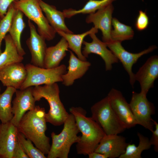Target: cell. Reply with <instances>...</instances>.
<instances>
[{"label":"cell","instance_id":"obj_1","mask_svg":"<svg viewBox=\"0 0 158 158\" xmlns=\"http://www.w3.org/2000/svg\"><path fill=\"white\" fill-rule=\"evenodd\" d=\"M44 108L35 106L26 112L17 127L18 132L30 140L44 154H47L51 145L49 138L45 134L47 129Z\"/></svg>","mask_w":158,"mask_h":158},{"label":"cell","instance_id":"obj_2","mask_svg":"<svg viewBox=\"0 0 158 158\" xmlns=\"http://www.w3.org/2000/svg\"><path fill=\"white\" fill-rule=\"evenodd\" d=\"M69 111L74 116L76 125L82 133L76 149L79 154L88 155L95 151L106 134L100 126L92 117L86 116V111L80 107H72Z\"/></svg>","mask_w":158,"mask_h":158},{"label":"cell","instance_id":"obj_3","mask_svg":"<svg viewBox=\"0 0 158 158\" xmlns=\"http://www.w3.org/2000/svg\"><path fill=\"white\" fill-rule=\"evenodd\" d=\"M59 92L56 83L35 86L32 88V94L35 102L43 98L48 102L49 109L45 114L46 121L56 126L63 124L69 114L61 101Z\"/></svg>","mask_w":158,"mask_h":158},{"label":"cell","instance_id":"obj_4","mask_svg":"<svg viewBox=\"0 0 158 158\" xmlns=\"http://www.w3.org/2000/svg\"><path fill=\"white\" fill-rule=\"evenodd\" d=\"M63 124L59 134L51 133L52 144L47 158H68L71 146L80 140V136L78 135L80 132L72 114H69Z\"/></svg>","mask_w":158,"mask_h":158},{"label":"cell","instance_id":"obj_5","mask_svg":"<svg viewBox=\"0 0 158 158\" xmlns=\"http://www.w3.org/2000/svg\"><path fill=\"white\" fill-rule=\"evenodd\" d=\"M92 118L107 135L118 134L126 129L112 109L106 96L91 108Z\"/></svg>","mask_w":158,"mask_h":158},{"label":"cell","instance_id":"obj_6","mask_svg":"<svg viewBox=\"0 0 158 158\" xmlns=\"http://www.w3.org/2000/svg\"><path fill=\"white\" fill-rule=\"evenodd\" d=\"M40 0H15L13 2L16 9L20 11L37 25L38 33L46 40H51L56 33L42 12Z\"/></svg>","mask_w":158,"mask_h":158},{"label":"cell","instance_id":"obj_7","mask_svg":"<svg viewBox=\"0 0 158 158\" xmlns=\"http://www.w3.org/2000/svg\"><path fill=\"white\" fill-rule=\"evenodd\" d=\"M25 66L27 77L19 90L33 86L62 82V75L66 72V66L64 64L51 68L40 67L29 63Z\"/></svg>","mask_w":158,"mask_h":158},{"label":"cell","instance_id":"obj_8","mask_svg":"<svg viewBox=\"0 0 158 158\" xmlns=\"http://www.w3.org/2000/svg\"><path fill=\"white\" fill-rule=\"evenodd\" d=\"M146 95L133 91L129 104L137 124L152 132L154 125L151 116L155 113V107L148 100Z\"/></svg>","mask_w":158,"mask_h":158},{"label":"cell","instance_id":"obj_9","mask_svg":"<svg viewBox=\"0 0 158 158\" xmlns=\"http://www.w3.org/2000/svg\"><path fill=\"white\" fill-rule=\"evenodd\" d=\"M121 43L118 41H112L108 43H105L107 47L122 63L129 76L130 83L133 87L136 80L135 74L132 71L133 66L141 56L153 51L157 48V47L155 45L151 46L139 53H133L125 50Z\"/></svg>","mask_w":158,"mask_h":158},{"label":"cell","instance_id":"obj_10","mask_svg":"<svg viewBox=\"0 0 158 158\" xmlns=\"http://www.w3.org/2000/svg\"><path fill=\"white\" fill-rule=\"evenodd\" d=\"M111 106L126 128L134 127L137 122L128 103L119 91L112 88L107 96Z\"/></svg>","mask_w":158,"mask_h":158},{"label":"cell","instance_id":"obj_11","mask_svg":"<svg viewBox=\"0 0 158 158\" xmlns=\"http://www.w3.org/2000/svg\"><path fill=\"white\" fill-rule=\"evenodd\" d=\"M32 87L23 90H16V97L12 102L13 117L10 121L17 127L24 114L35 107L32 94Z\"/></svg>","mask_w":158,"mask_h":158},{"label":"cell","instance_id":"obj_12","mask_svg":"<svg viewBox=\"0 0 158 158\" xmlns=\"http://www.w3.org/2000/svg\"><path fill=\"white\" fill-rule=\"evenodd\" d=\"M114 10V7L111 4L95 13L89 14L86 19V23H93L95 28L101 30L102 41L106 43L112 42L111 32Z\"/></svg>","mask_w":158,"mask_h":158},{"label":"cell","instance_id":"obj_13","mask_svg":"<svg viewBox=\"0 0 158 158\" xmlns=\"http://www.w3.org/2000/svg\"><path fill=\"white\" fill-rule=\"evenodd\" d=\"M28 23L30 36L26 43L31 54V62L34 66L44 68V59L47 48L46 40L38 33L31 20H28Z\"/></svg>","mask_w":158,"mask_h":158},{"label":"cell","instance_id":"obj_14","mask_svg":"<svg viewBox=\"0 0 158 158\" xmlns=\"http://www.w3.org/2000/svg\"><path fill=\"white\" fill-rule=\"evenodd\" d=\"M95 33L89 35L92 39L91 42L84 41L83 44L85 46L82 53L86 58L91 53L99 55L104 61L106 71L111 70L113 64L118 63L119 60L111 50L108 49L105 43L100 40L96 36Z\"/></svg>","mask_w":158,"mask_h":158},{"label":"cell","instance_id":"obj_15","mask_svg":"<svg viewBox=\"0 0 158 158\" xmlns=\"http://www.w3.org/2000/svg\"><path fill=\"white\" fill-rule=\"evenodd\" d=\"M135 80L140 83L142 94L147 95L149 90L154 87L158 77V56H151L135 74Z\"/></svg>","mask_w":158,"mask_h":158},{"label":"cell","instance_id":"obj_16","mask_svg":"<svg viewBox=\"0 0 158 158\" xmlns=\"http://www.w3.org/2000/svg\"><path fill=\"white\" fill-rule=\"evenodd\" d=\"M128 143L122 136L105 134L94 151L104 154L108 158H119L125 152Z\"/></svg>","mask_w":158,"mask_h":158},{"label":"cell","instance_id":"obj_17","mask_svg":"<svg viewBox=\"0 0 158 158\" xmlns=\"http://www.w3.org/2000/svg\"><path fill=\"white\" fill-rule=\"evenodd\" d=\"M27 75L25 66L18 63L11 64L0 69V81L4 86L12 87L20 89Z\"/></svg>","mask_w":158,"mask_h":158},{"label":"cell","instance_id":"obj_18","mask_svg":"<svg viewBox=\"0 0 158 158\" xmlns=\"http://www.w3.org/2000/svg\"><path fill=\"white\" fill-rule=\"evenodd\" d=\"M18 132L17 127L11 121L0 124V158H13Z\"/></svg>","mask_w":158,"mask_h":158},{"label":"cell","instance_id":"obj_19","mask_svg":"<svg viewBox=\"0 0 158 158\" xmlns=\"http://www.w3.org/2000/svg\"><path fill=\"white\" fill-rule=\"evenodd\" d=\"M70 52L68 71L62 76V82L66 86L72 85L75 80L82 77L91 66L89 62L82 60L76 57L72 51Z\"/></svg>","mask_w":158,"mask_h":158},{"label":"cell","instance_id":"obj_20","mask_svg":"<svg viewBox=\"0 0 158 158\" xmlns=\"http://www.w3.org/2000/svg\"><path fill=\"white\" fill-rule=\"evenodd\" d=\"M39 3L49 23L56 33L62 31L67 33H73L66 25L65 22L66 18L63 11L57 10L55 6L49 4L42 0H40Z\"/></svg>","mask_w":158,"mask_h":158},{"label":"cell","instance_id":"obj_21","mask_svg":"<svg viewBox=\"0 0 158 158\" xmlns=\"http://www.w3.org/2000/svg\"><path fill=\"white\" fill-rule=\"evenodd\" d=\"M68 48V43L63 37L56 45L47 47L44 59V68H51L59 66L66 56Z\"/></svg>","mask_w":158,"mask_h":158},{"label":"cell","instance_id":"obj_22","mask_svg":"<svg viewBox=\"0 0 158 158\" xmlns=\"http://www.w3.org/2000/svg\"><path fill=\"white\" fill-rule=\"evenodd\" d=\"M23 15L20 11L16 9L8 32L19 54L22 56L26 54L21 43V35L26 25L23 20Z\"/></svg>","mask_w":158,"mask_h":158},{"label":"cell","instance_id":"obj_23","mask_svg":"<svg viewBox=\"0 0 158 158\" xmlns=\"http://www.w3.org/2000/svg\"><path fill=\"white\" fill-rule=\"evenodd\" d=\"M98 32V29L93 27L89 30L80 34H74L62 31L58 32L57 33L66 40L68 44V48L75 52L79 59L86 61V58L83 55L81 51L84 39L87 35L92 33H96Z\"/></svg>","mask_w":158,"mask_h":158},{"label":"cell","instance_id":"obj_24","mask_svg":"<svg viewBox=\"0 0 158 158\" xmlns=\"http://www.w3.org/2000/svg\"><path fill=\"white\" fill-rule=\"evenodd\" d=\"M4 40L5 47L4 52L0 54V69L11 64L21 63L23 59V56L19 54L10 35H6Z\"/></svg>","mask_w":158,"mask_h":158},{"label":"cell","instance_id":"obj_25","mask_svg":"<svg viewBox=\"0 0 158 158\" xmlns=\"http://www.w3.org/2000/svg\"><path fill=\"white\" fill-rule=\"evenodd\" d=\"M17 89L12 87H7L4 91L0 94V121L2 123L10 121L13 117L12 99Z\"/></svg>","mask_w":158,"mask_h":158},{"label":"cell","instance_id":"obj_26","mask_svg":"<svg viewBox=\"0 0 158 158\" xmlns=\"http://www.w3.org/2000/svg\"><path fill=\"white\" fill-rule=\"evenodd\" d=\"M116 0H89L83 7L78 10L72 8L65 9L63 12L66 18H69L79 14H91L104 8Z\"/></svg>","mask_w":158,"mask_h":158},{"label":"cell","instance_id":"obj_27","mask_svg":"<svg viewBox=\"0 0 158 158\" xmlns=\"http://www.w3.org/2000/svg\"><path fill=\"white\" fill-rule=\"evenodd\" d=\"M137 135L139 139L138 145L136 146L134 144L128 143L125 152L119 158H141L142 152L150 148L152 145L148 138L139 132Z\"/></svg>","mask_w":158,"mask_h":158},{"label":"cell","instance_id":"obj_28","mask_svg":"<svg viewBox=\"0 0 158 158\" xmlns=\"http://www.w3.org/2000/svg\"><path fill=\"white\" fill-rule=\"evenodd\" d=\"M111 37L112 41H122L132 39L134 32L132 27L121 23L116 18H112Z\"/></svg>","mask_w":158,"mask_h":158},{"label":"cell","instance_id":"obj_29","mask_svg":"<svg viewBox=\"0 0 158 158\" xmlns=\"http://www.w3.org/2000/svg\"><path fill=\"white\" fill-rule=\"evenodd\" d=\"M18 141L21 147L29 158H46L45 154L36 147L32 142L27 138L21 133L18 132Z\"/></svg>","mask_w":158,"mask_h":158},{"label":"cell","instance_id":"obj_30","mask_svg":"<svg viewBox=\"0 0 158 158\" xmlns=\"http://www.w3.org/2000/svg\"><path fill=\"white\" fill-rule=\"evenodd\" d=\"M16 10L13 3L8 8L6 14L0 21V54L2 52L1 49L2 41L9 32Z\"/></svg>","mask_w":158,"mask_h":158},{"label":"cell","instance_id":"obj_31","mask_svg":"<svg viewBox=\"0 0 158 158\" xmlns=\"http://www.w3.org/2000/svg\"><path fill=\"white\" fill-rule=\"evenodd\" d=\"M149 24V19L145 12L140 10L135 24V28L139 31L146 29Z\"/></svg>","mask_w":158,"mask_h":158},{"label":"cell","instance_id":"obj_32","mask_svg":"<svg viewBox=\"0 0 158 158\" xmlns=\"http://www.w3.org/2000/svg\"><path fill=\"white\" fill-rule=\"evenodd\" d=\"M153 123L155 130L152 132V136L150 141L152 145L154 146V150L157 152L158 151V123L154 120Z\"/></svg>","mask_w":158,"mask_h":158},{"label":"cell","instance_id":"obj_33","mask_svg":"<svg viewBox=\"0 0 158 158\" xmlns=\"http://www.w3.org/2000/svg\"><path fill=\"white\" fill-rule=\"evenodd\" d=\"M14 0H0V17L2 19L6 14L8 8Z\"/></svg>","mask_w":158,"mask_h":158},{"label":"cell","instance_id":"obj_34","mask_svg":"<svg viewBox=\"0 0 158 158\" xmlns=\"http://www.w3.org/2000/svg\"><path fill=\"white\" fill-rule=\"evenodd\" d=\"M13 158H29L21 147L18 141L14 149Z\"/></svg>","mask_w":158,"mask_h":158},{"label":"cell","instance_id":"obj_35","mask_svg":"<svg viewBox=\"0 0 158 158\" xmlns=\"http://www.w3.org/2000/svg\"><path fill=\"white\" fill-rule=\"evenodd\" d=\"M89 158H108L104 154L95 151L88 154Z\"/></svg>","mask_w":158,"mask_h":158},{"label":"cell","instance_id":"obj_36","mask_svg":"<svg viewBox=\"0 0 158 158\" xmlns=\"http://www.w3.org/2000/svg\"><path fill=\"white\" fill-rule=\"evenodd\" d=\"M15 0L23 1V0H14V1H15Z\"/></svg>","mask_w":158,"mask_h":158},{"label":"cell","instance_id":"obj_37","mask_svg":"<svg viewBox=\"0 0 158 158\" xmlns=\"http://www.w3.org/2000/svg\"><path fill=\"white\" fill-rule=\"evenodd\" d=\"M1 17H0V21L1 20Z\"/></svg>","mask_w":158,"mask_h":158},{"label":"cell","instance_id":"obj_38","mask_svg":"<svg viewBox=\"0 0 158 158\" xmlns=\"http://www.w3.org/2000/svg\"><path fill=\"white\" fill-rule=\"evenodd\" d=\"M1 90V89L0 87V92Z\"/></svg>","mask_w":158,"mask_h":158},{"label":"cell","instance_id":"obj_39","mask_svg":"<svg viewBox=\"0 0 158 158\" xmlns=\"http://www.w3.org/2000/svg\"></svg>","mask_w":158,"mask_h":158}]
</instances>
